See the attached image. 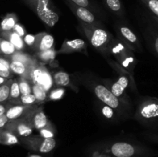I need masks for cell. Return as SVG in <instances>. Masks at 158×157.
Wrapping results in <instances>:
<instances>
[{
    "mask_svg": "<svg viewBox=\"0 0 158 157\" xmlns=\"http://www.w3.org/2000/svg\"><path fill=\"white\" fill-rule=\"evenodd\" d=\"M30 122L33 129H36V130L43 129L50 123L42 107H37L31 113Z\"/></svg>",
    "mask_w": 158,
    "mask_h": 157,
    "instance_id": "2e32d148",
    "label": "cell"
},
{
    "mask_svg": "<svg viewBox=\"0 0 158 157\" xmlns=\"http://www.w3.org/2000/svg\"><path fill=\"white\" fill-rule=\"evenodd\" d=\"M8 122H9V119L6 117L5 114L0 115V129H4Z\"/></svg>",
    "mask_w": 158,
    "mask_h": 157,
    "instance_id": "ab89813d",
    "label": "cell"
},
{
    "mask_svg": "<svg viewBox=\"0 0 158 157\" xmlns=\"http://www.w3.org/2000/svg\"><path fill=\"white\" fill-rule=\"evenodd\" d=\"M19 143V139L6 129H0V144L11 146Z\"/></svg>",
    "mask_w": 158,
    "mask_h": 157,
    "instance_id": "7402d4cb",
    "label": "cell"
},
{
    "mask_svg": "<svg viewBox=\"0 0 158 157\" xmlns=\"http://www.w3.org/2000/svg\"><path fill=\"white\" fill-rule=\"evenodd\" d=\"M80 26L90 44L104 56L108 55V49L113 35L106 29L99 26L80 22Z\"/></svg>",
    "mask_w": 158,
    "mask_h": 157,
    "instance_id": "8992f818",
    "label": "cell"
},
{
    "mask_svg": "<svg viewBox=\"0 0 158 157\" xmlns=\"http://www.w3.org/2000/svg\"><path fill=\"white\" fill-rule=\"evenodd\" d=\"M19 143L27 149L40 153H48L56 147V140L54 138H43L40 135H29L21 137Z\"/></svg>",
    "mask_w": 158,
    "mask_h": 157,
    "instance_id": "ba28073f",
    "label": "cell"
},
{
    "mask_svg": "<svg viewBox=\"0 0 158 157\" xmlns=\"http://www.w3.org/2000/svg\"><path fill=\"white\" fill-rule=\"evenodd\" d=\"M11 103H0V115H4L6 113V110L8 108L11 106Z\"/></svg>",
    "mask_w": 158,
    "mask_h": 157,
    "instance_id": "60d3db41",
    "label": "cell"
},
{
    "mask_svg": "<svg viewBox=\"0 0 158 157\" xmlns=\"http://www.w3.org/2000/svg\"><path fill=\"white\" fill-rule=\"evenodd\" d=\"M57 52L55 50L54 48L49 49V50L43 51V52H35V55H34L37 61L39 62L42 63H49L51 62L54 61Z\"/></svg>",
    "mask_w": 158,
    "mask_h": 157,
    "instance_id": "603a6c76",
    "label": "cell"
},
{
    "mask_svg": "<svg viewBox=\"0 0 158 157\" xmlns=\"http://www.w3.org/2000/svg\"><path fill=\"white\" fill-rule=\"evenodd\" d=\"M77 79L81 84L86 86L90 92H92L102 103L110 106L120 115L127 113L128 111L131 109V107L125 105L119 99H117L102 83V82H99L96 78L87 75H79Z\"/></svg>",
    "mask_w": 158,
    "mask_h": 157,
    "instance_id": "7a4b0ae2",
    "label": "cell"
},
{
    "mask_svg": "<svg viewBox=\"0 0 158 157\" xmlns=\"http://www.w3.org/2000/svg\"><path fill=\"white\" fill-rule=\"evenodd\" d=\"M70 1L73 2L74 4L77 5V6L86 8V9H89L90 11L91 9H93V6L89 0H70Z\"/></svg>",
    "mask_w": 158,
    "mask_h": 157,
    "instance_id": "74e56055",
    "label": "cell"
},
{
    "mask_svg": "<svg viewBox=\"0 0 158 157\" xmlns=\"http://www.w3.org/2000/svg\"><path fill=\"white\" fill-rule=\"evenodd\" d=\"M32 93L35 97L37 104H41L45 103L47 99V92L42 86L37 84L32 85Z\"/></svg>",
    "mask_w": 158,
    "mask_h": 157,
    "instance_id": "4316f807",
    "label": "cell"
},
{
    "mask_svg": "<svg viewBox=\"0 0 158 157\" xmlns=\"http://www.w3.org/2000/svg\"><path fill=\"white\" fill-rule=\"evenodd\" d=\"M107 62L110 66L119 74V77L117 81L108 78L102 79V83L122 103L131 107V102L127 94L126 93V89H129L131 91L137 92V86L134 78V74L128 72L114 60L107 58Z\"/></svg>",
    "mask_w": 158,
    "mask_h": 157,
    "instance_id": "6da1fadb",
    "label": "cell"
},
{
    "mask_svg": "<svg viewBox=\"0 0 158 157\" xmlns=\"http://www.w3.org/2000/svg\"><path fill=\"white\" fill-rule=\"evenodd\" d=\"M100 112H101V114L104 118L109 120L114 119L116 115H117V113H118L117 111L114 110L110 106L103 104V103H102L101 106H100Z\"/></svg>",
    "mask_w": 158,
    "mask_h": 157,
    "instance_id": "1f68e13d",
    "label": "cell"
},
{
    "mask_svg": "<svg viewBox=\"0 0 158 157\" xmlns=\"http://www.w3.org/2000/svg\"><path fill=\"white\" fill-rule=\"evenodd\" d=\"M8 80H9L8 78H4V77L0 76V86L2 84H4V83H6V82H7Z\"/></svg>",
    "mask_w": 158,
    "mask_h": 157,
    "instance_id": "7bdbcfd3",
    "label": "cell"
},
{
    "mask_svg": "<svg viewBox=\"0 0 158 157\" xmlns=\"http://www.w3.org/2000/svg\"><path fill=\"white\" fill-rule=\"evenodd\" d=\"M108 55H113L118 64L131 74H134V69L138 62L137 58L134 52L123 44L118 38L113 36L108 49Z\"/></svg>",
    "mask_w": 158,
    "mask_h": 157,
    "instance_id": "277c9868",
    "label": "cell"
},
{
    "mask_svg": "<svg viewBox=\"0 0 158 157\" xmlns=\"http://www.w3.org/2000/svg\"><path fill=\"white\" fill-rule=\"evenodd\" d=\"M65 90L64 88L63 87H57L52 88L50 91L47 92V99L46 101H56V100L61 99L64 95Z\"/></svg>",
    "mask_w": 158,
    "mask_h": 157,
    "instance_id": "f546056e",
    "label": "cell"
},
{
    "mask_svg": "<svg viewBox=\"0 0 158 157\" xmlns=\"http://www.w3.org/2000/svg\"><path fill=\"white\" fill-rule=\"evenodd\" d=\"M148 139L155 143H158V133H149L147 135Z\"/></svg>",
    "mask_w": 158,
    "mask_h": 157,
    "instance_id": "b9f144b4",
    "label": "cell"
},
{
    "mask_svg": "<svg viewBox=\"0 0 158 157\" xmlns=\"http://www.w3.org/2000/svg\"><path fill=\"white\" fill-rule=\"evenodd\" d=\"M23 2L49 27H53L58 22L60 15L51 0H23Z\"/></svg>",
    "mask_w": 158,
    "mask_h": 157,
    "instance_id": "52a82bcc",
    "label": "cell"
},
{
    "mask_svg": "<svg viewBox=\"0 0 158 157\" xmlns=\"http://www.w3.org/2000/svg\"><path fill=\"white\" fill-rule=\"evenodd\" d=\"M103 152L112 157H154L158 155L157 152L143 145L128 142L111 143L105 147Z\"/></svg>",
    "mask_w": 158,
    "mask_h": 157,
    "instance_id": "3957f363",
    "label": "cell"
},
{
    "mask_svg": "<svg viewBox=\"0 0 158 157\" xmlns=\"http://www.w3.org/2000/svg\"><path fill=\"white\" fill-rule=\"evenodd\" d=\"M38 106H35V105H33V106H26V105L23 104H12L8 108L5 115L9 119V120L23 118V117H26L28 115H29Z\"/></svg>",
    "mask_w": 158,
    "mask_h": 157,
    "instance_id": "4fadbf2b",
    "label": "cell"
},
{
    "mask_svg": "<svg viewBox=\"0 0 158 157\" xmlns=\"http://www.w3.org/2000/svg\"><path fill=\"white\" fill-rule=\"evenodd\" d=\"M53 83L57 87H64V86H70L73 88L71 84V79L69 74L63 71H58L52 74Z\"/></svg>",
    "mask_w": 158,
    "mask_h": 157,
    "instance_id": "ffe728a7",
    "label": "cell"
},
{
    "mask_svg": "<svg viewBox=\"0 0 158 157\" xmlns=\"http://www.w3.org/2000/svg\"><path fill=\"white\" fill-rule=\"evenodd\" d=\"M134 119L146 126H157L158 125V98L143 97L137 105Z\"/></svg>",
    "mask_w": 158,
    "mask_h": 157,
    "instance_id": "5b68a950",
    "label": "cell"
},
{
    "mask_svg": "<svg viewBox=\"0 0 158 157\" xmlns=\"http://www.w3.org/2000/svg\"><path fill=\"white\" fill-rule=\"evenodd\" d=\"M0 36L3 38L9 40L14 46L16 51H23L26 47L23 38L20 37L18 34L15 33L14 31H8V32H1Z\"/></svg>",
    "mask_w": 158,
    "mask_h": 157,
    "instance_id": "d6986e66",
    "label": "cell"
},
{
    "mask_svg": "<svg viewBox=\"0 0 158 157\" xmlns=\"http://www.w3.org/2000/svg\"><path fill=\"white\" fill-rule=\"evenodd\" d=\"M23 38L26 46H29V47L31 48L33 47L34 44H35V35H32V34H26Z\"/></svg>",
    "mask_w": 158,
    "mask_h": 157,
    "instance_id": "8d00e7d4",
    "label": "cell"
},
{
    "mask_svg": "<svg viewBox=\"0 0 158 157\" xmlns=\"http://www.w3.org/2000/svg\"><path fill=\"white\" fill-rule=\"evenodd\" d=\"M12 31H14L15 33L18 34L20 37H22V38H23V37L26 35V29H25L24 27H23L22 25H20L19 23H16V24H15V26H14V28L12 29Z\"/></svg>",
    "mask_w": 158,
    "mask_h": 157,
    "instance_id": "f35d334b",
    "label": "cell"
},
{
    "mask_svg": "<svg viewBox=\"0 0 158 157\" xmlns=\"http://www.w3.org/2000/svg\"><path fill=\"white\" fill-rule=\"evenodd\" d=\"M109 10L120 17L124 15V10L120 0H103Z\"/></svg>",
    "mask_w": 158,
    "mask_h": 157,
    "instance_id": "d4e9b609",
    "label": "cell"
},
{
    "mask_svg": "<svg viewBox=\"0 0 158 157\" xmlns=\"http://www.w3.org/2000/svg\"><path fill=\"white\" fill-rule=\"evenodd\" d=\"M151 13L158 17V0H140Z\"/></svg>",
    "mask_w": 158,
    "mask_h": 157,
    "instance_id": "d6a6232c",
    "label": "cell"
},
{
    "mask_svg": "<svg viewBox=\"0 0 158 157\" xmlns=\"http://www.w3.org/2000/svg\"><path fill=\"white\" fill-rule=\"evenodd\" d=\"M30 157H40V156H38V155H31Z\"/></svg>",
    "mask_w": 158,
    "mask_h": 157,
    "instance_id": "f6af8a7d",
    "label": "cell"
},
{
    "mask_svg": "<svg viewBox=\"0 0 158 157\" xmlns=\"http://www.w3.org/2000/svg\"><path fill=\"white\" fill-rule=\"evenodd\" d=\"M10 60L6 57L0 55V76L10 79L12 78V72L9 69Z\"/></svg>",
    "mask_w": 158,
    "mask_h": 157,
    "instance_id": "83f0119b",
    "label": "cell"
},
{
    "mask_svg": "<svg viewBox=\"0 0 158 157\" xmlns=\"http://www.w3.org/2000/svg\"><path fill=\"white\" fill-rule=\"evenodd\" d=\"M15 52H16V49L14 47L13 45L9 40L2 38L1 42H0V55L9 58Z\"/></svg>",
    "mask_w": 158,
    "mask_h": 157,
    "instance_id": "484cf974",
    "label": "cell"
},
{
    "mask_svg": "<svg viewBox=\"0 0 158 157\" xmlns=\"http://www.w3.org/2000/svg\"><path fill=\"white\" fill-rule=\"evenodd\" d=\"M34 68L28 67L23 63L17 61H10L9 64V69L12 73L16 74L19 75V77L26 78L29 82H31V73Z\"/></svg>",
    "mask_w": 158,
    "mask_h": 157,
    "instance_id": "ac0fdd59",
    "label": "cell"
},
{
    "mask_svg": "<svg viewBox=\"0 0 158 157\" xmlns=\"http://www.w3.org/2000/svg\"><path fill=\"white\" fill-rule=\"evenodd\" d=\"M20 103L26 106H33L37 104L35 97L32 93L27 94V95H21L20 96Z\"/></svg>",
    "mask_w": 158,
    "mask_h": 157,
    "instance_id": "d590c367",
    "label": "cell"
},
{
    "mask_svg": "<svg viewBox=\"0 0 158 157\" xmlns=\"http://www.w3.org/2000/svg\"><path fill=\"white\" fill-rule=\"evenodd\" d=\"M17 81L19 83V87L21 95H27V94L32 93V83L27 80L26 78L19 77L17 78Z\"/></svg>",
    "mask_w": 158,
    "mask_h": 157,
    "instance_id": "4dcf8cb0",
    "label": "cell"
},
{
    "mask_svg": "<svg viewBox=\"0 0 158 157\" xmlns=\"http://www.w3.org/2000/svg\"><path fill=\"white\" fill-rule=\"evenodd\" d=\"M31 83L42 86L46 92H49L53 88L54 83L52 75L45 66L39 63L32 71Z\"/></svg>",
    "mask_w": 158,
    "mask_h": 157,
    "instance_id": "8fae6325",
    "label": "cell"
},
{
    "mask_svg": "<svg viewBox=\"0 0 158 157\" xmlns=\"http://www.w3.org/2000/svg\"><path fill=\"white\" fill-rule=\"evenodd\" d=\"M35 35V44L32 49L35 50V52H43L53 48L55 41L52 35L46 32H40Z\"/></svg>",
    "mask_w": 158,
    "mask_h": 157,
    "instance_id": "9a60e30c",
    "label": "cell"
},
{
    "mask_svg": "<svg viewBox=\"0 0 158 157\" xmlns=\"http://www.w3.org/2000/svg\"><path fill=\"white\" fill-rule=\"evenodd\" d=\"M12 79L8 80L4 84L0 86V103H9V94H10V86Z\"/></svg>",
    "mask_w": 158,
    "mask_h": 157,
    "instance_id": "f1b7e54d",
    "label": "cell"
},
{
    "mask_svg": "<svg viewBox=\"0 0 158 157\" xmlns=\"http://www.w3.org/2000/svg\"><path fill=\"white\" fill-rule=\"evenodd\" d=\"M31 113L23 118L9 120L5 127V129L11 132L12 134L16 135L18 138L31 135L33 132V128L30 122Z\"/></svg>",
    "mask_w": 158,
    "mask_h": 157,
    "instance_id": "30bf717a",
    "label": "cell"
},
{
    "mask_svg": "<svg viewBox=\"0 0 158 157\" xmlns=\"http://www.w3.org/2000/svg\"><path fill=\"white\" fill-rule=\"evenodd\" d=\"M115 30L117 37L133 52H142L141 43L134 31L123 23H116Z\"/></svg>",
    "mask_w": 158,
    "mask_h": 157,
    "instance_id": "9c48e42d",
    "label": "cell"
},
{
    "mask_svg": "<svg viewBox=\"0 0 158 157\" xmlns=\"http://www.w3.org/2000/svg\"><path fill=\"white\" fill-rule=\"evenodd\" d=\"M16 23H18L17 15L14 13L7 14L0 23V32L12 30Z\"/></svg>",
    "mask_w": 158,
    "mask_h": 157,
    "instance_id": "44dd1931",
    "label": "cell"
},
{
    "mask_svg": "<svg viewBox=\"0 0 158 157\" xmlns=\"http://www.w3.org/2000/svg\"><path fill=\"white\" fill-rule=\"evenodd\" d=\"M8 58L10 61L19 62L30 68L35 67L40 63L34 57V55H31L26 52H23V51H16L15 53L12 54Z\"/></svg>",
    "mask_w": 158,
    "mask_h": 157,
    "instance_id": "e0dca14e",
    "label": "cell"
},
{
    "mask_svg": "<svg viewBox=\"0 0 158 157\" xmlns=\"http://www.w3.org/2000/svg\"><path fill=\"white\" fill-rule=\"evenodd\" d=\"M1 40H2V37L0 36V42H1Z\"/></svg>",
    "mask_w": 158,
    "mask_h": 157,
    "instance_id": "bcb514c9",
    "label": "cell"
},
{
    "mask_svg": "<svg viewBox=\"0 0 158 157\" xmlns=\"http://www.w3.org/2000/svg\"><path fill=\"white\" fill-rule=\"evenodd\" d=\"M152 18H153V19L154 20V22H155L156 24H157V26H158V17H157V16H155V15H153Z\"/></svg>",
    "mask_w": 158,
    "mask_h": 157,
    "instance_id": "ee69618b",
    "label": "cell"
},
{
    "mask_svg": "<svg viewBox=\"0 0 158 157\" xmlns=\"http://www.w3.org/2000/svg\"><path fill=\"white\" fill-rule=\"evenodd\" d=\"M20 96H21V92H20L19 87L18 81H17V79H12V84L10 86L9 103L12 105L21 104Z\"/></svg>",
    "mask_w": 158,
    "mask_h": 157,
    "instance_id": "cb8c5ba5",
    "label": "cell"
},
{
    "mask_svg": "<svg viewBox=\"0 0 158 157\" xmlns=\"http://www.w3.org/2000/svg\"><path fill=\"white\" fill-rule=\"evenodd\" d=\"M86 42L81 38H75L73 40L66 39L57 53L71 54L76 52H84L86 50Z\"/></svg>",
    "mask_w": 158,
    "mask_h": 157,
    "instance_id": "5bb4252c",
    "label": "cell"
},
{
    "mask_svg": "<svg viewBox=\"0 0 158 157\" xmlns=\"http://www.w3.org/2000/svg\"><path fill=\"white\" fill-rule=\"evenodd\" d=\"M66 3L68 7L73 12V13L80 20V22L88 25L99 26V27L102 26L101 22L99 21L98 18H97V17L95 16L92 11L86 9V8L81 7V6L74 4L70 0H66Z\"/></svg>",
    "mask_w": 158,
    "mask_h": 157,
    "instance_id": "7c38bea8",
    "label": "cell"
},
{
    "mask_svg": "<svg viewBox=\"0 0 158 157\" xmlns=\"http://www.w3.org/2000/svg\"><path fill=\"white\" fill-rule=\"evenodd\" d=\"M39 132L40 136L43 138H54L55 136V129L51 123L47 126L39 130Z\"/></svg>",
    "mask_w": 158,
    "mask_h": 157,
    "instance_id": "e575fe53",
    "label": "cell"
},
{
    "mask_svg": "<svg viewBox=\"0 0 158 157\" xmlns=\"http://www.w3.org/2000/svg\"><path fill=\"white\" fill-rule=\"evenodd\" d=\"M149 42L151 43V48L158 56V33L154 31H149L148 32Z\"/></svg>",
    "mask_w": 158,
    "mask_h": 157,
    "instance_id": "836d02e7",
    "label": "cell"
}]
</instances>
